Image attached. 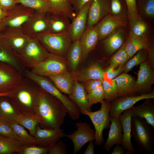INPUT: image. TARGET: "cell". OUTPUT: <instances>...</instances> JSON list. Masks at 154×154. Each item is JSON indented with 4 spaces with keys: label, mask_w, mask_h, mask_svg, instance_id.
Segmentation results:
<instances>
[{
    "label": "cell",
    "mask_w": 154,
    "mask_h": 154,
    "mask_svg": "<svg viewBox=\"0 0 154 154\" xmlns=\"http://www.w3.org/2000/svg\"><path fill=\"white\" fill-rule=\"evenodd\" d=\"M67 113L66 108L59 100L40 89L35 113L40 119L41 128H60Z\"/></svg>",
    "instance_id": "1"
},
{
    "label": "cell",
    "mask_w": 154,
    "mask_h": 154,
    "mask_svg": "<svg viewBox=\"0 0 154 154\" xmlns=\"http://www.w3.org/2000/svg\"><path fill=\"white\" fill-rule=\"evenodd\" d=\"M25 74L36 83L41 89L59 100L66 108L70 117L73 120L78 119L80 112L77 106L72 100L63 94L49 78L36 74L30 70H26Z\"/></svg>",
    "instance_id": "2"
},
{
    "label": "cell",
    "mask_w": 154,
    "mask_h": 154,
    "mask_svg": "<svg viewBox=\"0 0 154 154\" xmlns=\"http://www.w3.org/2000/svg\"><path fill=\"white\" fill-rule=\"evenodd\" d=\"M153 128L145 119L132 116L131 135L139 147V151L149 153L153 151Z\"/></svg>",
    "instance_id": "3"
},
{
    "label": "cell",
    "mask_w": 154,
    "mask_h": 154,
    "mask_svg": "<svg viewBox=\"0 0 154 154\" xmlns=\"http://www.w3.org/2000/svg\"><path fill=\"white\" fill-rule=\"evenodd\" d=\"M40 89L22 84V82L11 91V96L9 97L20 112H29L35 113Z\"/></svg>",
    "instance_id": "4"
},
{
    "label": "cell",
    "mask_w": 154,
    "mask_h": 154,
    "mask_svg": "<svg viewBox=\"0 0 154 154\" xmlns=\"http://www.w3.org/2000/svg\"><path fill=\"white\" fill-rule=\"evenodd\" d=\"M36 38L50 53L66 57L72 40L69 33H45Z\"/></svg>",
    "instance_id": "5"
},
{
    "label": "cell",
    "mask_w": 154,
    "mask_h": 154,
    "mask_svg": "<svg viewBox=\"0 0 154 154\" xmlns=\"http://www.w3.org/2000/svg\"><path fill=\"white\" fill-rule=\"evenodd\" d=\"M100 103L101 108L98 111L92 112L84 110L80 112L88 116L92 122L95 131V144L98 145H101L104 143L103 130L108 129L110 125L109 116L110 102L104 100Z\"/></svg>",
    "instance_id": "6"
},
{
    "label": "cell",
    "mask_w": 154,
    "mask_h": 154,
    "mask_svg": "<svg viewBox=\"0 0 154 154\" xmlns=\"http://www.w3.org/2000/svg\"><path fill=\"white\" fill-rule=\"evenodd\" d=\"M49 53L36 37H32L18 57L20 61L31 68L44 60Z\"/></svg>",
    "instance_id": "7"
},
{
    "label": "cell",
    "mask_w": 154,
    "mask_h": 154,
    "mask_svg": "<svg viewBox=\"0 0 154 154\" xmlns=\"http://www.w3.org/2000/svg\"><path fill=\"white\" fill-rule=\"evenodd\" d=\"M31 68L33 73L44 77L69 71L66 57L50 53L44 60Z\"/></svg>",
    "instance_id": "8"
},
{
    "label": "cell",
    "mask_w": 154,
    "mask_h": 154,
    "mask_svg": "<svg viewBox=\"0 0 154 154\" xmlns=\"http://www.w3.org/2000/svg\"><path fill=\"white\" fill-rule=\"evenodd\" d=\"M35 12L33 10L22 4H17L7 11L6 16L1 24L8 28L22 27L32 17Z\"/></svg>",
    "instance_id": "9"
},
{
    "label": "cell",
    "mask_w": 154,
    "mask_h": 154,
    "mask_svg": "<svg viewBox=\"0 0 154 154\" xmlns=\"http://www.w3.org/2000/svg\"><path fill=\"white\" fill-rule=\"evenodd\" d=\"M154 91L135 96L119 97L110 102L109 116L118 118L125 111L131 108L138 102L147 99H154Z\"/></svg>",
    "instance_id": "10"
},
{
    "label": "cell",
    "mask_w": 154,
    "mask_h": 154,
    "mask_svg": "<svg viewBox=\"0 0 154 154\" xmlns=\"http://www.w3.org/2000/svg\"><path fill=\"white\" fill-rule=\"evenodd\" d=\"M20 72L11 65L0 62V93L11 91L22 82Z\"/></svg>",
    "instance_id": "11"
},
{
    "label": "cell",
    "mask_w": 154,
    "mask_h": 154,
    "mask_svg": "<svg viewBox=\"0 0 154 154\" xmlns=\"http://www.w3.org/2000/svg\"><path fill=\"white\" fill-rule=\"evenodd\" d=\"M76 125L77 127L76 130L71 134H65V136L70 139L73 143V154L80 151L86 143L95 140L96 138L95 130L87 122H77Z\"/></svg>",
    "instance_id": "12"
},
{
    "label": "cell",
    "mask_w": 154,
    "mask_h": 154,
    "mask_svg": "<svg viewBox=\"0 0 154 154\" xmlns=\"http://www.w3.org/2000/svg\"><path fill=\"white\" fill-rule=\"evenodd\" d=\"M137 78L135 82V88L139 95L151 92V87L154 84V72L148 61L140 64Z\"/></svg>",
    "instance_id": "13"
},
{
    "label": "cell",
    "mask_w": 154,
    "mask_h": 154,
    "mask_svg": "<svg viewBox=\"0 0 154 154\" xmlns=\"http://www.w3.org/2000/svg\"><path fill=\"white\" fill-rule=\"evenodd\" d=\"M24 32L32 37L45 33L48 28L47 14L35 12L32 17L22 27Z\"/></svg>",
    "instance_id": "14"
},
{
    "label": "cell",
    "mask_w": 154,
    "mask_h": 154,
    "mask_svg": "<svg viewBox=\"0 0 154 154\" xmlns=\"http://www.w3.org/2000/svg\"><path fill=\"white\" fill-rule=\"evenodd\" d=\"M65 134L61 128H43L39 124L36 126L34 137L36 139V145L50 148L61 138L65 137Z\"/></svg>",
    "instance_id": "15"
},
{
    "label": "cell",
    "mask_w": 154,
    "mask_h": 154,
    "mask_svg": "<svg viewBox=\"0 0 154 154\" xmlns=\"http://www.w3.org/2000/svg\"><path fill=\"white\" fill-rule=\"evenodd\" d=\"M125 24L123 18L114 16L110 14L106 15L94 26L98 34V40L107 37Z\"/></svg>",
    "instance_id": "16"
},
{
    "label": "cell",
    "mask_w": 154,
    "mask_h": 154,
    "mask_svg": "<svg viewBox=\"0 0 154 154\" xmlns=\"http://www.w3.org/2000/svg\"><path fill=\"white\" fill-rule=\"evenodd\" d=\"M8 29L6 33L1 37L18 56L32 37L26 34L22 27Z\"/></svg>",
    "instance_id": "17"
},
{
    "label": "cell",
    "mask_w": 154,
    "mask_h": 154,
    "mask_svg": "<svg viewBox=\"0 0 154 154\" xmlns=\"http://www.w3.org/2000/svg\"><path fill=\"white\" fill-rule=\"evenodd\" d=\"M90 1L83 7L71 22L69 33L72 41L80 39L86 28Z\"/></svg>",
    "instance_id": "18"
},
{
    "label": "cell",
    "mask_w": 154,
    "mask_h": 154,
    "mask_svg": "<svg viewBox=\"0 0 154 154\" xmlns=\"http://www.w3.org/2000/svg\"><path fill=\"white\" fill-rule=\"evenodd\" d=\"M110 0H91L89 9L87 25L98 23L110 12Z\"/></svg>",
    "instance_id": "19"
},
{
    "label": "cell",
    "mask_w": 154,
    "mask_h": 154,
    "mask_svg": "<svg viewBox=\"0 0 154 154\" xmlns=\"http://www.w3.org/2000/svg\"><path fill=\"white\" fill-rule=\"evenodd\" d=\"M105 70L101 63L94 62L87 67L71 72L75 79L83 83L90 79H103Z\"/></svg>",
    "instance_id": "20"
},
{
    "label": "cell",
    "mask_w": 154,
    "mask_h": 154,
    "mask_svg": "<svg viewBox=\"0 0 154 154\" xmlns=\"http://www.w3.org/2000/svg\"><path fill=\"white\" fill-rule=\"evenodd\" d=\"M131 110L128 109L124 111L119 118L121 123L123 133L121 145L125 150V154H134L136 153L131 140Z\"/></svg>",
    "instance_id": "21"
},
{
    "label": "cell",
    "mask_w": 154,
    "mask_h": 154,
    "mask_svg": "<svg viewBox=\"0 0 154 154\" xmlns=\"http://www.w3.org/2000/svg\"><path fill=\"white\" fill-rule=\"evenodd\" d=\"M98 41V34L94 26L87 25L80 39L82 52L81 62L86 59L89 53L94 49Z\"/></svg>",
    "instance_id": "22"
},
{
    "label": "cell",
    "mask_w": 154,
    "mask_h": 154,
    "mask_svg": "<svg viewBox=\"0 0 154 154\" xmlns=\"http://www.w3.org/2000/svg\"><path fill=\"white\" fill-rule=\"evenodd\" d=\"M47 15L48 20V28L45 33H69L71 23L69 18L62 14L52 12L47 13Z\"/></svg>",
    "instance_id": "23"
},
{
    "label": "cell",
    "mask_w": 154,
    "mask_h": 154,
    "mask_svg": "<svg viewBox=\"0 0 154 154\" xmlns=\"http://www.w3.org/2000/svg\"><path fill=\"white\" fill-rule=\"evenodd\" d=\"M47 77L61 92L69 96L71 94L75 79L70 72L51 75Z\"/></svg>",
    "instance_id": "24"
},
{
    "label": "cell",
    "mask_w": 154,
    "mask_h": 154,
    "mask_svg": "<svg viewBox=\"0 0 154 154\" xmlns=\"http://www.w3.org/2000/svg\"><path fill=\"white\" fill-rule=\"evenodd\" d=\"M111 124L108 136L104 145V149L109 151L115 145L121 144L123 139V133L121 123L119 118L110 117Z\"/></svg>",
    "instance_id": "25"
},
{
    "label": "cell",
    "mask_w": 154,
    "mask_h": 154,
    "mask_svg": "<svg viewBox=\"0 0 154 154\" xmlns=\"http://www.w3.org/2000/svg\"><path fill=\"white\" fill-rule=\"evenodd\" d=\"M119 97L137 95L134 78L127 73H122L114 78Z\"/></svg>",
    "instance_id": "26"
},
{
    "label": "cell",
    "mask_w": 154,
    "mask_h": 154,
    "mask_svg": "<svg viewBox=\"0 0 154 154\" xmlns=\"http://www.w3.org/2000/svg\"><path fill=\"white\" fill-rule=\"evenodd\" d=\"M88 93L83 84L75 79L72 91L69 99L77 106L80 113L83 110L91 111L87 96Z\"/></svg>",
    "instance_id": "27"
},
{
    "label": "cell",
    "mask_w": 154,
    "mask_h": 154,
    "mask_svg": "<svg viewBox=\"0 0 154 154\" xmlns=\"http://www.w3.org/2000/svg\"><path fill=\"white\" fill-rule=\"evenodd\" d=\"M152 99H145L142 104L131 108L132 116L145 119L154 128V103Z\"/></svg>",
    "instance_id": "28"
},
{
    "label": "cell",
    "mask_w": 154,
    "mask_h": 154,
    "mask_svg": "<svg viewBox=\"0 0 154 154\" xmlns=\"http://www.w3.org/2000/svg\"><path fill=\"white\" fill-rule=\"evenodd\" d=\"M149 42V40L147 37H138L130 32L128 38L124 43L129 59L139 50L143 49H146Z\"/></svg>",
    "instance_id": "29"
},
{
    "label": "cell",
    "mask_w": 154,
    "mask_h": 154,
    "mask_svg": "<svg viewBox=\"0 0 154 154\" xmlns=\"http://www.w3.org/2000/svg\"><path fill=\"white\" fill-rule=\"evenodd\" d=\"M125 36L121 30H117L112 34L104 39L102 47L108 56L113 54L124 44Z\"/></svg>",
    "instance_id": "30"
},
{
    "label": "cell",
    "mask_w": 154,
    "mask_h": 154,
    "mask_svg": "<svg viewBox=\"0 0 154 154\" xmlns=\"http://www.w3.org/2000/svg\"><path fill=\"white\" fill-rule=\"evenodd\" d=\"M20 60L17 54L11 48L5 40L0 37V62L12 65L20 72Z\"/></svg>",
    "instance_id": "31"
},
{
    "label": "cell",
    "mask_w": 154,
    "mask_h": 154,
    "mask_svg": "<svg viewBox=\"0 0 154 154\" xmlns=\"http://www.w3.org/2000/svg\"><path fill=\"white\" fill-rule=\"evenodd\" d=\"M12 120L27 129L29 134L33 136L36 126L40 121V118L35 114L29 112H20Z\"/></svg>",
    "instance_id": "32"
},
{
    "label": "cell",
    "mask_w": 154,
    "mask_h": 154,
    "mask_svg": "<svg viewBox=\"0 0 154 154\" xmlns=\"http://www.w3.org/2000/svg\"><path fill=\"white\" fill-rule=\"evenodd\" d=\"M50 12L65 15L72 20L76 16L72 0H48Z\"/></svg>",
    "instance_id": "33"
},
{
    "label": "cell",
    "mask_w": 154,
    "mask_h": 154,
    "mask_svg": "<svg viewBox=\"0 0 154 154\" xmlns=\"http://www.w3.org/2000/svg\"><path fill=\"white\" fill-rule=\"evenodd\" d=\"M82 56L80 39L73 41L66 57L69 70L71 72L76 71L81 62Z\"/></svg>",
    "instance_id": "34"
},
{
    "label": "cell",
    "mask_w": 154,
    "mask_h": 154,
    "mask_svg": "<svg viewBox=\"0 0 154 154\" xmlns=\"http://www.w3.org/2000/svg\"><path fill=\"white\" fill-rule=\"evenodd\" d=\"M20 112L9 97L0 96V119L12 120Z\"/></svg>",
    "instance_id": "35"
},
{
    "label": "cell",
    "mask_w": 154,
    "mask_h": 154,
    "mask_svg": "<svg viewBox=\"0 0 154 154\" xmlns=\"http://www.w3.org/2000/svg\"><path fill=\"white\" fill-rule=\"evenodd\" d=\"M24 145H36L35 137L29 134L25 127L13 120H6Z\"/></svg>",
    "instance_id": "36"
},
{
    "label": "cell",
    "mask_w": 154,
    "mask_h": 154,
    "mask_svg": "<svg viewBox=\"0 0 154 154\" xmlns=\"http://www.w3.org/2000/svg\"><path fill=\"white\" fill-rule=\"evenodd\" d=\"M24 144L20 141L0 135V154L17 153Z\"/></svg>",
    "instance_id": "37"
},
{
    "label": "cell",
    "mask_w": 154,
    "mask_h": 154,
    "mask_svg": "<svg viewBox=\"0 0 154 154\" xmlns=\"http://www.w3.org/2000/svg\"><path fill=\"white\" fill-rule=\"evenodd\" d=\"M18 4L32 9L35 12L47 14L50 12V7L47 1L43 0H15Z\"/></svg>",
    "instance_id": "38"
},
{
    "label": "cell",
    "mask_w": 154,
    "mask_h": 154,
    "mask_svg": "<svg viewBox=\"0 0 154 154\" xmlns=\"http://www.w3.org/2000/svg\"><path fill=\"white\" fill-rule=\"evenodd\" d=\"M102 86L104 93V100L110 102L119 97L114 79H110L104 77Z\"/></svg>",
    "instance_id": "39"
},
{
    "label": "cell",
    "mask_w": 154,
    "mask_h": 154,
    "mask_svg": "<svg viewBox=\"0 0 154 154\" xmlns=\"http://www.w3.org/2000/svg\"><path fill=\"white\" fill-rule=\"evenodd\" d=\"M148 56V53L146 49L139 50L122 66L123 72L127 73L135 66L147 60Z\"/></svg>",
    "instance_id": "40"
},
{
    "label": "cell",
    "mask_w": 154,
    "mask_h": 154,
    "mask_svg": "<svg viewBox=\"0 0 154 154\" xmlns=\"http://www.w3.org/2000/svg\"><path fill=\"white\" fill-rule=\"evenodd\" d=\"M129 60L125 50L124 43L117 52L112 57L108 67L116 68L122 66Z\"/></svg>",
    "instance_id": "41"
},
{
    "label": "cell",
    "mask_w": 154,
    "mask_h": 154,
    "mask_svg": "<svg viewBox=\"0 0 154 154\" xmlns=\"http://www.w3.org/2000/svg\"><path fill=\"white\" fill-rule=\"evenodd\" d=\"M130 31L135 35L142 37H147L149 27L147 24L141 19L129 21Z\"/></svg>",
    "instance_id": "42"
},
{
    "label": "cell",
    "mask_w": 154,
    "mask_h": 154,
    "mask_svg": "<svg viewBox=\"0 0 154 154\" xmlns=\"http://www.w3.org/2000/svg\"><path fill=\"white\" fill-rule=\"evenodd\" d=\"M89 104L91 108L92 105L101 103L104 100V93L102 84L92 90L87 94Z\"/></svg>",
    "instance_id": "43"
},
{
    "label": "cell",
    "mask_w": 154,
    "mask_h": 154,
    "mask_svg": "<svg viewBox=\"0 0 154 154\" xmlns=\"http://www.w3.org/2000/svg\"><path fill=\"white\" fill-rule=\"evenodd\" d=\"M49 148L35 144L24 145L17 151L19 154H46Z\"/></svg>",
    "instance_id": "44"
},
{
    "label": "cell",
    "mask_w": 154,
    "mask_h": 154,
    "mask_svg": "<svg viewBox=\"0 0 154 154\" xmlns=\"http://www.w3.org/2000/svg\"><path fill=\"white\" fill-rule=\"evenodd\" d=\"M141 11L146 17L153 19L154 17V0H142L138 1Z\"/></svg>",
    "instance_id": "45"
},
{
    "label": "cell",
    "mask_w": 154,
    "mask_h": 154,
    "mask_svg": "<svg viewBox=\"0 0 154 154\" xmlns=\"http://www.w3.org/2000/svg\"><path fill=\"white\" fill-rule=\"evenodd\" d=\"M127 7L129 21L140 19L138 13L137 0H125Z\"/></svg>",
    "instance_id": "46"
},
{
    "label": "cell",
    "mask_w": 154,
    "mask_h": 154,
    "mask_svg": "<svg viewBox=\"0 0 154 154\" xmlns=\"http://www.w3.org/2000/svg\"><path fill=\"white\" fill-rule=\"evenodd\" d=\"M0 135L19 140L18 137L7 122L1 119H0Z\"/></svg>",
    "instance_id": "47"
},
{
    "label": "cell",
    "mask_w": 154,
    "mask_h": 154,
    "mask_svg": "<svg viewBox=\"0 0 154 154\" xmlns=\"http://www.w3.org/2000/svg\"><path fill=\"white\" fill-rule=\"evenodd\" d=\"M110 12L114 16L123 18V6L121 0H110Z\"/></svg>",
    "instance_id": "48"
},
{
    "label": "cell",
    "mask_w": 154,
    "mask_h": 154,
    "mask_svg": "<svg viewBox=\"0 0 154 154\" xmlns=\"http://www.w3.org/2000/svg\"><path fill=\"white\" fill-rule=\"evenodd\" d=\"M67 153L66 146L64 141L60 139L49 148L48 154H66Z\"/></svg>",
    "instance_id": "49"
},
{
    "label": "cell",
    "mask_w": 154,
    "mask_h": 154,
    "mask_svg": "<svg viewBox=\"0 0 154 154\" xmlns=\"http://www.w3.org/2000/svg\"><path fill=\"white\" fill-rule=\"evenodd\" d=\"M123 72L122 66L116 68L108 66L105 70L104 77L110 79H114Z\"/></svg>",
    "instance_id": "50"
},
{
    "label": "cell",
    "mask_w": 154,
    "mask_h": 154,
    "mask_svg": "<svg viewBox=\"0 0 154 154\" xmlns=\"http://www.w3.org/2000/svg\"><path fill=\"white\" fill-rule=\"evenodd\" d=\"M103 79H93L83 82L84 89L87 93L98 86L102 84Z\"/></svg>",
    "instance_id": "51"
},
{
    "label": "cell",
    "mask_w": 154,
    "mask_h": 154,
    "mask_svg": "<svg viewBox=\"0 0 154 154\" xmlns=\"http://www.w3.org/2000/svg\"><path fill=\"white\" fill-rule=\"evenodd\" d=\"M146 50L148 53L147 60L152 69L154 70V46L153 42L149 41Z\"/></svg>",
    "instance_id": "52"
},
{
    "label": "cell",
    "mask_w": 154,
    "mask_h": 154,
    "mask_svg": "<svg viewBox=\"0 0 154 154\" xmlns=\"http://www.w3.org/2000/svg\"><path fill=\"white\" fill-rule=\"evenodd\" d=\"M17 4L15 0H0V7L6 11Z\"/></svg>",
    "instance_id": "53"
},
{
    "label": "cell",
    "mask_w": 154,
    "mask_h": 154,
    "mask_svg": "<svg viewBox=\"0 0 154 154\" xmlns=\"http://www.w3.org/2000/svg\"><path fill=\"white\" fill-rule=\"evenodd\" d=\"M72 6L76 15L83 7L91 0H72Z\"/></svg>",
    "instance_id": "54"
},
{
    "label": "cell",
    "mask_w": 154,
    "mask_h": 154,
    "mask_svg": "<svg viewBox=\"0 0 154 154\" xmlns=\"http://www.w3.org/2000/svg\"><path fill=\"white\" fill-rule=\"evenodd\" d=\"M94 140L89 142V144L85 151L84 154H94Z\"/></svg>",
    "instance_id": "55"
},
{
    "label": "cell",
    "mask_w": 154,
    "mask_h": 154,
    "mask_svg": "<svg viewBox=\"0 0 154 154\" xmlns=\"http://www.w3.org/2000/svg\"><path fill=\"white\" fill-rule=\"evenodd\" d=\"M121 144L116 145L111 154H123L125 153V150Z\"/></svg>",
    "instance_id": "56"
},
{
    "label": "cell",
    "mask_w": 154,
    "mask_h": 154,
    "mask_svg": "<svg viewBox=\"0 0 154 154\" xmlns=\"http://www.w3.org/2000/svg\"><path fill=\"white\" fill-rule=\"evenodd\" d=\"M7 15V11H4L0 7V24L5 17Z\"/></svg>",
    "instance_id": "57"
},
{
    "label": "cell",
    "mask_w": 154,
    "mask_h": 154,
    "mask_svg": "<svg viewBox=\"0 0 154 154\" xmlns=\"http://www.w3.org/2000/svg\"><path fill=\"white\" fill-rule=\"evenodd\" d=\"M11 91L5 93H0V96H7L10 97L11 95Z\"/></svg>",
    "instance_id": "58"
},
{
    "label": "cell",
    "mask_w": 154,
    "mask_h": 154,
    "mask_svg": "<svg viewBox=\"0 0 154 154\" xmlns=\"http://www.w3.org/2000/svg\"><path fill=\"white\" fill-rule=\"evenodd\" d=\"M2 26H3L1 24H0V31L2 29Z\"/></svg>",
    "instance_id": "59"
},
{
    "label": "cell",
    "mask_w": 154,
    "mask_h": 154,
    "mask_svg": "<svg viewBox=\"0 0 154 154\" xmlns=\"http://www.w3.org/2000/svg\"><path fill=\"white\" fill-rule=\"evenodd\" d=\"M141 0H137V1H140Z\"/></svg>",
    "instance_id": "60"
},
{
    "label": "cell",
    "mask_w": 154,
    "mask_h": 154,
    "mask_svg": "<svg viewBox=\"0 0 154 154\" xmlns=\"http://www.w3.org/2000/svg\"><path fill=\"white\" fill-rule=\"evenodd\" d=\"M44 0V1H48V0Z\"/></svg>",
    "instance_id": "61"
},
{
    "label": "cell",
    "mask_w": 154,
    "mask_h": 154,
    "mask_svg": "<svg viewBox=\"0 0 154 154\" xmlns=\"http://www.w3.org/2000/svg\"></svg>",
    "instance_id": "62"
}]
</instances>
